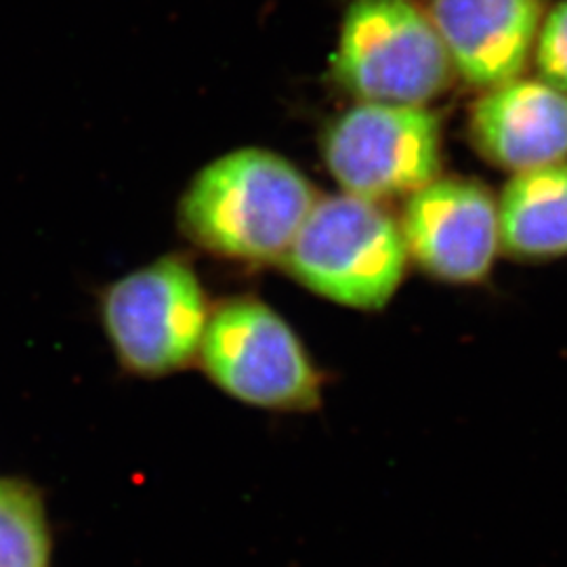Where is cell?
<instances>
[{"instance_id":"obj_10","label":"cell","mask_w":567,"mask_h":567,"mask_svg":"<svg viewBox=\"0 0 567 567\" xmlns=\"http://www.w3.org/2000/svg\"><path fill=\"white\" fill-rule=\"evenodd\" d=\"M501 252L519 264L567 257V161L515 173L498 196Z\"/></svg>"},{"instance_id":"obj_2","label":"cell","mask_w":567,"mask_h":567,"mask_svg":"<svg viewBox=\"0 0 567 567\" xmlns=\"http://www.w3.org/2000/svg\"><path fill=\"white\" fill-rule=\"evenodd\" d=\"M408 264L400 219L383 204L341 192L316 200L282 267L330 303L379 311L395 299Z\"/></svg>"},{"instance_id":"obj_9","label":"cell","mask_w":567,"mask_h":567,"mask_svg":"<svg viewBox=\"0 0 567 567\" xmlns=\"http://www.w3.org/2000/svg\"><path fill=\"white\" fill-rule=\"evenodd\" d=\"M471 137L511 175L567 161V93L524 76L487 89L473 107Z\"/></svg>"},{"instance_id":"obj_5","label":"cell","mask_w":567,"mask_h":567,"mask_svg":"<svg viewBox=\"0 0 567 567\" xmlns=\"http://www.w3.org/2000/svg\"><path fill=\"white\" fill-rule=\"evenodd\" d=\"M334 74L360 102L426 105L454 76L433 21L414 0H353Z\"/></svg>"},{"instance_id":"obj_4","label":"cell","mask_w":567,"mask_h":567,"mask_svg":"<svg viewBox=\"0 0 567 567\" xmlns=\"http://www.w3.org/2000/svg\"><path fill=\"white\" fill-rule=\"evenodd\" d=\"M213 307L196 267L164 255L110 284L100 313L122 368L163 379L198 364Z\"/></svg>"},{"instance_id":"obj_8","label":"cell","mask_w":567,"mask_h":567,"mask_svg":"<svg viewBox=\"0 0 567 567\" xmlns=\"http://www.w3.org/2000/svg\"><path fill=\"white\" fill-rule=\"evenodd\" d=\"M547 0H431L429 18L463 81L477 89L524 76Z\"/></svg>"},{"instance_id":"obj_6","label":"cell","mask_w":567,"mask_h":567,"mask_svg":"<svg viewBox=\"0 0 567 567\" xmlns=\"http://www.w3.org/2000/svg\"><path fill=\"white\" fill-rule=\"evenodd\" d=\"M322 154L343 194L383 204L440 177L442 128L425 105L360 102L328 126Z\"/></svg>"},{"instance_id":"obj_11","label":"cell","mask_w":567,"mask_h":567,"mask_svg":"<svg viewBox=\"0 0 567 567\" xmlns=\"http://www.w3.org/2000/svg\"><path fill=\"white\" fill-rule=\"evenodd\" d=\"M53 536L41 492L0 477V567H51Z\"/></svg>"},{"instance_id":"obj_7","label":"cell","mask_w":567,"mask_h":567,"mask_svg":"<svg viewBox=\"0 0 567 567\" xmlns=\"http://www.w3.org/2000/svg\"><path fill=\"white\" fill-rule=\"evenodd\" d=\"M400 225L410 261L437 282L482 286L503 257L498 198L480 179L435 177L405 198Z\"/></svg>"},{"instance_id":"obj_3","label":"cell","mask_w":567,"mask_h":567,"mask_svg":"<svg viewBox=\"0 0 567 567\" xmlns=\"http://www.w3.org/2000/svg\"><path fill=\"white\" fill-rule=\"evenodd\" d=\"M198 364L240 404L301 414L322 405V370L297 330L259 297L240 295L213 307Z\"/></svg>"},{"instance_id":"obj_1","label":"cell","mask_w":567,"mask_h":567,"mask_svg":"<svg viewBox=\"0 0 567 567\" xmlns=\"http://www.w3.org/2000/svg\"><path fill=\"white\" fill-rule=\"evenodd\" d=\"M318 192L280 154L234 150L206 164L179 203L187 240L243 265H282Z\"/></svg>"},{"instance_id":"obj_12","label":"cell","mask_w":567,"mask_h":567,"mask_svg":"<svg viewBox=\"0 0 567 567\" xmlns=\"http://www.w3.org/2000/svg\"><path fill=\"white\" fill-rule=\"evenodd\" d=\"M532 61L538 79L567 93V0L548 7Z\"/></svg>"}]
</instances>
